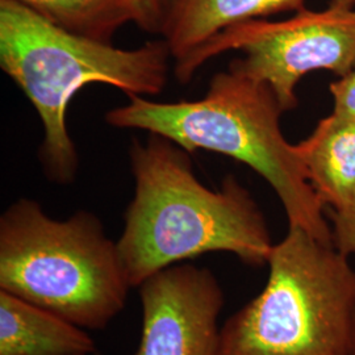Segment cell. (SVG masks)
<instances>
[{
    "mask_svg": "<svg viewBox=\"0 0 355 355\" xmlns=\"http://www.w3.org/2000/svg\"><path fill=\"white\" fill-rule=\"evenodd\" d=\"M329 89L333 96L331 114L355 123V64L346 76L331 82Z\"/></svg>",
    "mask_w": 355,
    "mask_h": 355,
    "instance_id": "13",
    "label": "cell"
},
{
    "mask_svg": "<svg viewBox=\"0 0 355 355\" xmlns=\"http://www.w3.org/2000/svg\"><path fill=\"white\" fill-rule=\"evenodd\" d=\"M137 288L142 329L133 355H217L224 291L209 268L178 263Z\"/></svg>",
    "mask_w": 355,
    "mask_h": 355,
    "instance_id": "7",
    "label": "cell"
},
{
    "mask_svg": "<svg viewBox=\"0 0 355 355\" xmlns=\"http://www.w3.org/2000/svg\"><path fill=\"white\" fill-rule=\"evenodd\" d=\"M87 330L0 290V355H96Z\"/></svg>",
    "mask_w": 355,
    "mask_h": 355,
    "instance_id": "10",
    "label": "cell"
},
{
    "mask_svg": "<svg viewBox=\"0 0 355 355\" xmlns=\"http://www.w3.org/2000/svg\"><path fill=\"white\" fill-rule=\"evenodd\" d=\"M305 0H167L161 32L182 69L211 40L230 26L274 13L304 10Z\"/></svg>",
    "mask_w": 355,
    "mask_h": 355,
    "instance_id": "9",
    "label": "cell"
},
{
    "mask_svg": "<svg viewBox=\"0 0 355 355\" xmlns=\"http://www.w3.org/2000/svg\"><path fill=\"white\" fill-rule=\"evenodd\" d=\"M295 148L320 202L331 211L336 249L355 257V123L329 114Z\"/></svg>",
    "mask_w": 355,
    "mask_h": 355,
    "instance_id": "8",
    "label": "cell"
},
{
    "mask_svg": "<svg viewBox=\"0 0 355 355\" xmlns=\"http://www.w3.org/2000/svg\"><path fill=\"white\" fill-rule=\"evenodd\" d=\"M21 4H24L28 8H31L32 11L44 15V0H16Z\"/></svg>",
    "mask_w": 355,
    "mask_h": 355,
    "instance_id": "14",
    "label": "cell"
},
{
    "mask_svg": "<svg viewBox=\"0 0 355 355\" xmlns=\"http://www.w3.org/2000/svg\"><path fill=\"white\" fill-rule=\"evenodd\" d=\"M117 242L92 212L57 220L21 198L0 217V290L86 330L107 328L127 304Z\"/></svg>",
    "mask_w": 355,
    "mask_h": 355,
    "instance_id": "4",
    "label": "cell"
},
{
    "mask_svg": "<svg viewBox=\"0 0 355 355\" xmlns=\"http://www.w3.org/2000/svg\"><path fill=\"white\" fill-rule=\"evenodd\" d=\"M55 26L82 37L111 42L132 20L128 0H44V15Z\"/></svg>",
    "mask_w": 355,
    "mask_h": 355,
    "instance_id": "11",
    "label": "cell"
},
{
    "mask_svg": "<svg viewBox=\"0 0 355 355\" xmlns=\"http://www.w3.org/2000/svg\"><path fill=\"white\" fill-rule=\"evenodd\" d=\"M228 51H241L234 60L243 73L267 83L283 112L297 105L296 85L308 73L329 70L346 76L355 64V8L330 0L324 11H297L290 19L249 20L230 26L211 40L175 71L189 83L208 60Z\"/></svg>",
    "mask_w": 355,
    "mask_h": 355,
    "instance_id": "6",
    "label": "cell"
},
{
    "mask_svg": "<svg viewBox=\"0 0 355 355\" xmlns=\"http://www.w3.org/2000/svg\"><path fill=\"white\" fill-rule=\"evenodd\" d=\"M128 98V104L107 112L108 125L159 135L189 153L203 149L240 161L274 189L290 227L334 245L325 208L295 145L282 133L283 110L267 83L232 62L228 71L212 78L202 99L159 103L136 95Z\"/></svg>",
    "mask_w": 355,
    "mask_h": 355,
    "instance_id": "2",
    "label": "cell"
},
{
    "mask_svg": "<svg viewBox=\"0 0 355 355\" xmlns=\"http://www.w3.org/2000/svg\"><path fill=\"white\" fill-rule=\"evenodd\" d=\"M353 355H355V331H354V346H353Z\"/></svg>",
    "mask_w": 355,
    "mask_h": 355,
    "instance_id": "16",
    "label": "cell"
},
{
    "mask_svg": "<svg viewBox=\"0 0 355 355\" xmlns=\"http://www.w3.org/2000/svg\"><path fill=\"white\" fill-rule=\"evenodd\" d=\"M336 1H340V3H343V4L349 6V7L355 8V0H336Z\"/></svg>",
    "mask_w": 355,
    "mask_h": 355,
    "instance_id": "15",
    "label": "cell"
},
{
    "mask_svg": "<svg viewBox=\"0 0 355 355\" xmlns=\"http://www.w3.org/2000/svg\"><path fill=\"white\" fill-rule=\"evenodd\" d=\"M170 60L164 38L121 49L67 32L16 0H0V66L37 111L44 127L40 159L54 183H73L79 168L66 124L76 92L104 83L127 96L159 95Z\"/></svg>",
    "mask_w": 355,
    "mask_h": 355,
    "instance_id": "3",
    "label": "cell"
},
{
    "mask_svg": "<svg viewBox=\"0 0 355 355\" xmlns=\"http://www.w3.org/2000/svg\"><path fill=\"white\" fill-rule=\"evenodd\" d=\"M132 20L142 31L161 35L165 23L167 0H128Z\"/></svg>",
    "mask_w": 355,
    "mask_h": 355,
    "instance_id": "12",
    "label": "cell"
},
{
    "mask_svg": "<svg viewBox=\"0 0 355 355\" xmlns=\"http://www.w3.org/2000/svg\"><path fill=\"white\" fill-rule=\"evenodd\" d=\"M267 265L265 288L221 325L217 355H353L349 257L290 227Z\"/></svg>",
    "mask_w": 355,
    "mask_h": 355,
    "instance_id": "5",
    "label": "cell"
},
{
    "mask_svg": "<svg viewBox=\"0 0 355 355\" xmlns=\"http://www.w3.org/2000/svg\"><path fill=\"white\" fill-rule=\"evenodd\" d=\"M135 196L117 250L132 287L207 253L224 252L250 266L267 263L274 243L250 191L234 175L211 190L196 178L190 153L150 133L129 148Z\"/></svg>",
    "mask_w": 355,
    "mask_h": 355,
    "instance_id": "1",
    "label": "cell"
}]
</instances>
